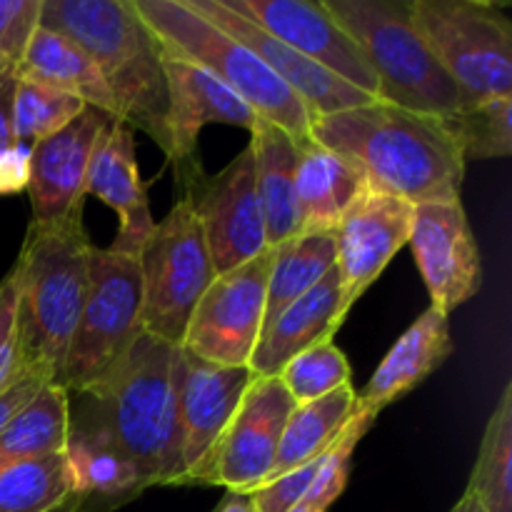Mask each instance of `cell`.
<instances>
[{
	"label": "cell",
	"mask_w": 512,
	"mask_h": 512,
	"mask_svg": "<svg viewBox=\"0 0 512 512\" xmlns=\"http://www.w3.org/2000/svg\"><path fill=\"white\" fill-rule=\"evenodd\" d=\"M310 138L353 160L380 193L410 205L460 200L468 160L445 120L378 100L315 118Z\"/></svg>",
	"instance_id": "obj_1"
},
{
	"label": "cell",
	"mask_w": 512,
	"mask_h": 512,
	"mask_svg": "<svg viewBox=\"0 0 512 512\" xmlns=\"http://www.w3.org/2000/svg\"><path fill=\"white\" fill-rule=\"evenodd\" d=\"M178 345L143 333L118 368L80 395L70 425L118 448L138 470L145 490L180 483ZM73 398V395H70Z\"/></svg>",
	"instance_id": "obj_2"
},
{
	"label": "cell",
	"mask_w": 512,
	"mask_h": 512,
	"mask_svg": "<svg viewBox=\"0 0 512 512\" xmlns=\"http://www.w3.org/2000/svg\"><path fill=\"white\" fill-rule=\"evenodd\" d=\"M40 25L88 53L110 90L115 118L168 148V80L158 35L133 0H43Z\"/></svg>",
	"instance_id": "obj_3"
},
{
	"label": "cell",
	"mask_w": 512,
	"mask_h": 512,
	"mask_svg": "<svg viewBox=\"0 0 512 512\" xmlns=\"http://www.w3.org/2000/svg\"><path fill=\"white\" fill-rule=\"evenodd\" d=\"M83 218L35 223L13 265L18 283V353L25 373L58 378L90 285Z\"/></svg>",
	"instance_id": "obj_4"
},
{
	"label": "cell",
	"mask_w": 512,
	"mask_h": 512,
	"mask_svg": "<svg viewBox=\"0 0 512 512\" xmlns=\"http://www.w3.org/2000/svg\"><path fill=\"white\" fill-rule=\"evenodd\" d=\"M323 3L365 55L383 103L440 120L455 118L465 108L458 85L413 25L410 0Z\"/></svg>",
	"instance_id": "obj_5"
},
{
	"label": "cell",
	"mask_w": 512,
	"mask_h": 512,
	"mask_svg": "<svg viewBox=\"0 0 512 512\" xmlns=\"http://www.w3.org/2000/svg\"><path fill=\"white\" fill-rule=\"evenodd\" d=\"M140 18L150 25L165 55L185 60L238 93L258 118L278 125L295 143L305 145L313 113L303 100L240 40L220 30L185 0H133Z\"/></svg>",
	"instance_id": "obj_6"
},
{
	"label": "cell",
	"mask_w": 512,
	"mask_h": 512,
	"mask_svg": "<svg viewBox=\"0 0 512 512\" xmlns=\"http://www.w3.org/2000/svg\"><path fill=\"white\" fill-rule=\"evenodd\" d=\"M410 15L465 105L512 98V23L498 5L410 0Z\"/></svg>",
	"instance_id": "obj_7"
},
{
	"label": "cell",
	"mask_w": 512,
	"mask_h": 512,
	"mask_svg": "<svg viewBox=\"0 0 512 512\" xmlns=\"http://www.w3.org/2000/svg\"><path fill=\"white\" fill-rule=\"evenodd\" d=\"M140 313L138 258L93 248L88 295L55 383L75 395L108 378L143 335Z\"/></svg>",
	"instance_id": "obj_8"
},
{
	"label": "cell",
	"mask_w": 512,
	"mask_h": 512,
	"mask_svg": "<svg viewBox=\"0 0 512 512\" xmlns=\"http://www.w3.org/2000/svg\"><path fill=\"white\" fill-rule=\"evenodd\" d=\"M138 268L143 333L180 348L195 305L215 280L203 230L188 200L180 198L155 223L138 253Z\"/></svg>",
	"instance_id": "obj_9"
},
{
	"label": "cell",
	"mask_w": 512,
	"mask_h": 512,
	"mask_svg": "<svg viewBox=\"0 0 512 512\" xmlns=\"http://www.w3.org/2000/svg\"><path fill=\"white\" fill-rule=\"evenodd\" d=\"M178 175L185 178L183 198L203 230L215 275L248 263L268 248L250 148L240 150L215 175H205L198 160L178 168Z\"/></svg>",
	"instance_id": "obj_10"
},
{
	"label": "cell",
	"mask_w": 512,
	"mask_h": 512,
	"mask_svg": "<svg viewBox=\"0 0 512 512\" xmlns=\"http://www.w3.org/2000/svg\"><path fill=\"white\" fill-rule=\"evenodd\" d=\"M273 248L215 275L190 315L180 348L215 365H248L265 323V295Z\"/></svg>",
	"instance_id": "obj_11"
},
{
	"label": "cell",
	"mask_w": 512,
	"mask_h": 512,
	"mask_svg": "<svg viewBox=\"0 0 512 512\" xmlns=\"http://www.w3.org/2000/svg\"><path fill=\"white\" fill-rule=\"evenodd\" d=\"M295 400L278 378H255L225 433L183 485H223L230 493H253L268 483L280 435Z\"/></svg>",
	"instance_id": "obj_12"
},
{
	"label": "cell",
	"mask_w": 512,
	"mask_h": 512,
	"mask_svg": "<svg viewBox=\"0 0 512 512\" xmlns=\"http://www.w3.org/2000/svg\"><path fill=\"white\" fill-rule=\"evenodd\" d=\"M408 245L433 308L450 315L480 293L483 258L460 200L415 205Z\"/></svg>",
	"instance_id": "obj_13"
},
{
	"label": "cell",
	"mask_w": 512,
	"mask_h": 512,
	"mask_svg": "<svg viewBox=\"0 0 512 512\" xmlns=\"http://www.w3.org/2000/svg\"><path fill=\"white\" fill-rule=\"evenodd\" d=\"M270 35L288 43L335 78L380 100L378 80L355 40L330 15L323 0H223Z\"/></svg>",
	"instance_id": "obj_14"
},
{
	"label": "cell",
	"mask_w": 512,
	"mask_h": 512,
	"mask_svg": "<svg viewBox=\"0 0 512 512\" xmlns=\"http://www.w3.org/2000/svg\"><path fill=\"white\" fill-rule=\"evenodd\" d=\"M415 205L370 188L335 228V268L343 305L353 310L390 260L408 245Z\"/></svg>",
	"instance_id": "obj_15"
},
{
	"label": "cell",
	"mask_w": 512,
	"mask_h": 512,
	"mask_svg": "<svg viewBox=\"0 0 512 512\" xmlns=\"http://www.w3.org/2000/svg\"><path fill=\"white\" fill-rule=\"evenodd\" d=\"M255 380L248 365H215L180 348L178 353V420L180 483L208 458L225 433L235 410Z\"/></svg>",
	"instance_id": "obj_16"
},
{
	"label": "cell",
	"mask_w": 512,
	"mask_h": 512,
	"mask_svg": "<svg viewBox=\"0 0 512 512\" xmlns=\"http://www.w3.org/2000/svg\"><path fill=\"white\" fill-rule=\"evenodd\" d=\"M110 120L113 115L88 105L73 123L30 148L28 198L35 223L83 218L90 158Z\"/></svg>",
	"instance_id": "obj_17"
},
{
	"label": "cell",
	"mask_w": 512,
	"mask_h": 512,
	"mask_svg": "<svg viewBox=\"0 0 512 512\" xmlns=\"http://www.w3.org/2000/svg\"><path fill=\"white\" fill-rule=\"evenodd\" d=\"M193 10H198L203 18H208L210 23L218 25L220 30H225L228 35H233L235 40H240L243 45H248L295 95L305 103V108L313 113V118H323V115L340 113V110L348 108H360V105L378 103L370 95L360 93L353 85H348L345 80L335 78L333 73H328L325 68H320L318 63L308 60L305 55H300L298 50L290 48L288 43H283L280 38L270 35L268 30L260 28L258 23H253L245 15L230 10L223 0H185Z\"/></svg>",
	"instance_id": "obj_18"
},
{
	"label": "cell",
	"mask_w": 512,
	"mask_h": 512,
	"mask_svg": "<svg viewBox=\"0 0 512 512\" xmlns=\"http://www.w3.org/2000/svg\"><path fill=\"white\" fill-rule=\"evenodd\" d=\"M165 53V50H163ZM165 80H168V148L165 158L175 165L193 163L198 135L205 125L223 123L250 130L258 113L238 93L220 83L208 70L185 60L165 55Z\"/></svg>",
	"instance_id": "obj_19"
},
{
	"label": "cell",
	"mask_w": 512,
	"mask_h": 512,
	"mask_svg": "<svg viewBox=\"0 0 512 512\" xmlns=\"http://www.w3.org/2000/svg\"><path fill=\"white\" fill-rule=\"evenodd\" d=\"M85 195H95L118 213V233L108 250L138 258L140 248L153 233L155 220L135 158L133 128L123 120L113 118L100 133L90 158Z\"/></svg>",
	"instance_id": "obj_20"
},
{
	"label": "cell",
	"mask_w": 512,
	"mask_h": 512,
	"mask_svg": "<svg viewBox=\"0 0 512 512\" xmlns=\"http://www.w3.org/2000/svg\"><path fill=\"white\" fill-rule=\"evenodd\" d=\"M348 313L350 310L343 305L338 268H333L313 290L278 313L273 323L265 325L248 368L255 378H278L280 370L295 355L333 340Z\"/></svg>",
	"instance_id": "obj_21"
},
{
	"label": "cell",
	"mask_w": 512,
	"mask_h": 512,
	"mask_svg": "<svg viewBox=\"0 0 512 512\" xmlns=\"http://www.w3.org/2000/svg\"><path fill=\"white\" fill-rule=\"evenodd\" d=\"M453 353L450 338V315L430 305L398 343L388 350L383 363L373 373L363 390L358 393V408L380 410L393 405L410 390L418 388L428 375H433Z\"/></svg>",
	"instance_id": "obj_22"
},
{
	"label": "cell",
	"mask_w": 512,
	"mask_h": 512,
	"mask_svg": "<svg viewBox=\"0 0 512 512\" xmlns=\"http://www.w3.org/2000/svg\"><path fill=\"white\" fill-rule=\"evenodd\" d=\"M365 190H370V183L353 160L310 138V143L300 145L295 173L298 233H335Z\"/></svg>",
	"instance_id": "obj_23"
},
{
	"label": "cell",
	"mask_w": 512,
	"mask_h": 512,
	"mask_svg": "<svg viewBox=\"0 0 512 512\" xmlns=\"http://www.w3.org/2000/svg\"><path fill=\"white\" fill-rule=\"evenodd\" d=\"M250 133V153L255 165V190L263 208L268 245L285 243L298 235L295 210V173H298L300 143L268 120H255ZM310 143V140H308Z\"/></svg>",
	"instance_id": "obj_24"
},
{
	"label": "cell",
	"mask_w": 512,
	"mask_h": 512,
	"mask_svg": "<svg viewBox=\"0 0 512 512\" xmlns=\"http://www.w3.org/2000/svg\"><path fill=\"white\" fill-rule=\"evenodd\" d=\"M15 73L30 83L48 85V88L75 95L90 108H98L115 118L113 95L105 88L95 63L75 40L58 30L38 25L30 43L25 45L23 58L15 65Z\"/></svg>",
	"instance_id": "obj_25"
},
{
	"label": "cell",
	"mask_w": 512,
	"mask_h": 512,
	"mask_svg": "<svg viewBox=\"0 0 512 512\" xmlns=\"http://www.w3.org/2000/svg\"><path fill=\"white\" fill-rule=\"evenodd\" d=\"M355 410H358V393L353 385H345L313 403L295 405L280 435L278 455H275L268 483L323 458L350 423Z\"/></svg>",
	"instance_id": "obj_26"
},
{
	"label": "cell",
	"mask_w": 512,
	"mask_h": 512,
	"mask_svg": "<svg viewBox=\"0 0 512 512\" xmlns=\"http://www.w3.org/2000/svg\"><path fill=\"white\" fill-rule=\"evenodd\" d=\"M335 268L333 233H298L275 245L265 295V325L313 290Z\"/></svg>",
	"instance_id": "obj_27"
},
{
	"label": "cell",
	"mask_w": 512,
	"mask_h": 512,
	"mask_svg": "<svg viewBox=\"0 0 512 512\" xmlns=\"http://www.w3.org/2000/svg\"><path fill=\"white\" fill-rule=\"evenodd\" d=\"M70 393L48 383L0 435V468L23 460L60 455L68 443Z\"/></svg>",
	"instance_id": "obj_28"
},
{
	"label": "cell",
	"mask_w": 512,
	"mask_h": 512,
	"mask_svg": "<svg viewBox=\"0 0 512 512\" xmlns=\"http://www.w3.org/2000/svg\"><path fill=\"white\" fill-rule=\"evenodd\" d=\"M70 488L78 495L133 500L145 490L135 465L118 448L90 430L70 425L63 450Z\"/></svg>",
	"instance_id": "obj_29"
},
{
	"label": "cell",
	"mask_w": 512,
	"mask_h": 512,
	"mask_svg": "<svg viewBox=\"0 0 512 512\" xmlns=\"http://www.w3.org/2000/svg\"><path fill=\"white\" fill-rule=\"evenodd\" d=\"M465 493L478 500L483 512H512V383H505L485 425Z\"/></svg>",
	"instance_id": "obj_30"
},
{
	"label": "cell",
	"mask_w": 512,
	"mask_h": 512,
	"mask_svg": "<svg viewBox=\"0 0 512 512\" xmlns=\"http://www.w3.org/2000/svg\"><path fill=\"white\" fill-rule=\"evenodd\" d=\"M70 488L63 453L0 468V512H50Z\"/></svg>",
	"instance_id": "obj_31"
},
{
	"label": "cell",
	"mask_w": 512,
	"mask_h": 512,
	"mask_svg": "<svg viewBox=\"0 0 512 512\" xmlns=\"http://www.w3.org/2000/svg\"><path fill=\"white\" fill-rule=\"evenodd\" d=\"M85 108L88 105L75 98V95L18 78L13 98L15 143L33 148L35 143L50 138L68 123H73Z\"/></svg>",
	"instance_id": "obj_32"
},
{
	"label": "cell",
	"mask_w": 512,
	"mask_h": 512,
	"mask_svg": "<svg viewBox=\"0 0 512 512\" xmlns=\"http://www.w3.org/2000/svg\"><path fill=\"white\" fill-rule=\"evenodd\" d=\"M445 123L458 138L465 160H495L512 155V98L465 105Z\"/></svg>",
	"instance_id": "obj_33"
},
{
	"label": "cell",
	"mask_w": 512,
	"mask_h": 512,
	"mask_svg": "<svg viewBox=\"0 0 512 512\" xmlns=\"http://www.w3.org/2000/svg\"><path fill=\"white\" fill-rule=\"evenodd\" d=\"M350 378L353 373H350L348 358L333 340L303 350L278 373V380L295 400V405L313 403L345 385H353Z\"/></svg>",
	"instance_id": "obj_34"
},
{
	"label": "cell",
	"mask_w": 512,
	"mask_h": 512,
	"mask_svg": "<svg viewBox=\"0 0 512 512\" xmlns=\"http://www.w3.org/2000/svg\"><path fill=\"white\" fill-rule=\"evenodd\" d=\"M378 413L373 410L358 408L355 415L350 418V423L345 425L343 433L338 435V440L333 443V448L325 453L323 463H320L318 475H315L313 485H310L308 495H305V503L315 505V508L328 512L330 505L343 495L345 485H348L350 475V460H353L355 448H358L360 440L365 438L370 428H373Z\"/></svg>",
	"instance_id": "obj_35"
},
{
	"label": "cell",
	"mask_w": 512,
	"mask_h": 512,
	"mask_svg": "<svg viewBox=\"0 0 512 512\" xmlns=\"http://www.w3.org/2000/svg\"><path fill=\"white\" fill-rule=\"evenodd\" d=\"M40 5L43 0H0V55L13 68L38 30Z\"/></svg>",
	"instance_id": "obj_36"
},
{
	"label": "cell",
	"mask_w": 512,
	"mask_h": 512,
	"mask_svg": "<svg viewBox=\"0 0 512 512\" xmlns=\"http://www.w3.org/2000/svg\"><path fill=\"white\" fill-rule=\"evenodd\" d=\"M23 373L18 353V283L10 268V273L0 280V390L8 388Z\"/></svg>",
	"instance_id": "obj_37"
},
{
	"label": "cell",
	"mask_w": 512,
	"mask_h": 512,
	"mask_svg": "<svg viewBox=\"0 0 512 512\" xmlns=\"http://www.w3.org/2000/svg\"><path fill=\"white\" fill-rule=\"evenodd\" d=\"M323 458L313 460V463L303 465V468L290 470V473L280 475V478L270 480V483L260 485L258 490H253L250 495H253L255 510L258 512H290L295 505L303 503V498L308 495L310 485H313L315 475H318Z\"/></svg>",
	"instance_id": "obj_38"
},
{
	"label": "cell",
	"mask_w": 512,
	"mask_h": 512,
	"mask_svg": "<svg viewBox=\"0 0 512 512\" xmlns=\"http://www.w3.org/2000/svg\"><path fill=\"white\" fill-rule=\"evenodd\" d=\"M48 383H53V380H48L45 375L23 373L18 375L8 388L0 390V435L8 428L10 420H13Z\"/></svg>",
	"instance_id": "obj_39"
},
{
	"label": "cell",
	"mask_w": 512,
	"mask_h": 512,
	"mask_svg": "<svg viewBox=\"0 0 512 512\" xmlns=\"http://www.w3.org/2000/svg\"><path fill=\"white\" fill-rule=\"evenodd\" d=\"M30 148L15 143L0 150V195H15L28 190Z\"/></svg>",
	"instance_id": "obj_40"
},
{
	"label": "cell",
	"mask_w": 512,
	"mask_h": 512,
	"mask_svg": "<svg viewBox=\"0 0 512 512\" xmlns=\"http://www.w3.org/2000/svg\"><path fill=\"white\" fill-rule=\"evenodd\" d=\"M15 85H18L15 68L5 70V73L0 75V150L15 145V133H13Z\"/></svg>",
	"instance_id": "obj_41"
},
{
	"label": "cell",
	"mask_w": 512,
	"mask_h": 512,
	"mask_svg": "<svg viewBox=\"0 0 512 512\" xmlns=\"http://www.w3.org/2000/svg\"><path fill=\"white\" fill-rule=\"evenodd\" d=\"M125 503H128V500L73 493V495H68V498L58 505V508H53L50 512H113Z\"/></svg>",
	"instance_id": "obj_42"
},
{
	"label": "cell",
	"mask_w": 512,
	"mask_h": 512,
	"mask_svg": "<svg viewBox=\"0 0 512 512\" xmlns=\"http://www.w3.org/2000/svg\"><path fill=\"white\" fill-rule=\"evenodd\" d=\"M215 512H258L255 510L253 495L250 493H225V498L220 500V505Z\"/></svg>",
	"instance_id": "obj_43"
},
{
	"label": "cell",
	"mask_w": 512,
	"mask_h": 512,
	"mask_svg": "<svg viewBox=\"0 0 512 512\" xmlns=\"http://www.w3.org/2000/svg\"><path fill=\"white\" fill-rule=\"evenodd\" d=\"M450 512H483V508H480V505H478V500H475L473 495H470V493H465L463 498H460L458 503H455V508L450 510Z\"/></svg>",
	"instance_id": "obj_44"
},
{
	"label": "cell",
	"mask_w": 512,
	"mask_h": 512,
	"mask_svg": "<svg viewBox=\"0 0 512 512\" xmlns=\"http://www.w3.org/2000/svg\"><path fill=\"white\" fill-rule=\"evenodd\" d=\"M290 512H325V510L315 508V505L305 503V500H303V503H300V505H295V508H293V510H290Z\"/></svg>",
	"instance_id": "obj_45"
},
{
	"label": "cell",
	"mask_w": 512,
	"mask_h": 512,
	"mask_svg": "<svg viewBox=\"0 0 512 512\" xmlns=\"http://www.w3.org/2000/svg\"><path fill=\"white\" fill-rule=\"evenodd\" d=\"M10 68H13V65H10V63H8V60H5V58H3V55H0V75H3V73H5V70H10Z\"/></svg>",
	"instance_id": "obj_46"
}]
</instances>
